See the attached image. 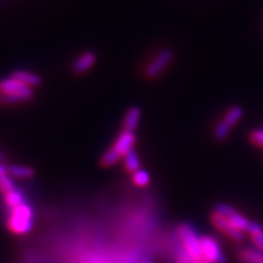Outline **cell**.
Returning a JSON list of instances; mask_svg holds the SVG:
<instances>
[{"mask_svg":"<svg viewBox=\"0 0 263 263\" xmlns=\"http://www.w3.org/2000/svg\"><path fill=\"white\" fill-rule=\"evenodd\" d=\"M176 232L177 238L179 240V245L182 246L184 251L196 261H203L201 241H200L201 235L197 234L196 229L190 223H182L177 227Z\"/></svg>","mask_w":263,"mask_h":263,"instance_id":"obj_1","label":"cell"},{"mask_svg":"<svg viewBox=\"0 0 263 263\" xmlns=\"http://www.w3.org/2000/svg\"><path fill=\"white\" fill-rule=\"evenodd\" d=\"M8 228L10 232L17 235L31 232L33 228V210L28 203L24 202L11 209L8 218Z\"/></svg>","mask_w":263,"mask_h":263,"instance_id":"obj_2","label":"cell"},{"mask_svg":"<svg viewBox=\"0 0 263 263\" xmlns=\"http://www.w3.org/2000/svg\"><path fill=\"white\" fill-rule=\"evenodd\" d=\"M0 93L4 97V103L18 104L31 100L34 95L32 88L22 84L14 77L4 78L0 81Z\"/></svg>","mask_w":263,"mask_h":263,"instance_id":"obj_3","label":"cell"},{"mask_svg":"<svg viewBox=\"0 0 263 263\" xmlns=\"http://www.w3.org/2000/svg\"><path fill=\"white\" fill-rule=\"evenodd\" d=\"M202 250V258L206 263H226V256L223 254L222 246L215 236H200Z\"/></svg>","mask_w":263,"mask_h":263,"instance_id":"obj_4","label":"cell"},{"mask_svg":"<svg viewBox=\"0 0 263 263\" xmlns=\"http://www.w3.org/2000/svg\"><path fill=\"white\" fill-rule=\"evenodd\" d=\"M210 219H211L212 226L215 227L219 233H222V234L227 236L229 240H232L233 242L240 244V242L244 241V232H241V230H239L236 227L233 226L224 216L213 211L211 213V216H210Z\"/></svg>","mask_w":263,"mask_h":263,"instance_id":"obj_5","label":"cell"},{"mask_svg":"<svg viewBox=\"0 0 263 263\" xmlns=\"http://www.w3.org/2000/svg\"><path fill=\"white\" fill-rule=\"evenodd\" d=\"M174 54L171 49L166 48L157 52V55L149 62L145 68V76L149 80H155L167 70V67L173 61Z\"/></svg>","mask_w":263,"mask_h":263,"instance_id":"obj_6","label":"cell"},{"mask_svg":"<svg viewBox=\"0 0 263 263\" xmlns=\"http://www.w3.org/2000/svg\"><path fill=\"white\" fill-rule=\"evenodd\" d=\"M213 211L218 212L219 215L224 216L233 226L236 227V228L244 233L245 232L248 233L250 227L252 224V222H250L241 212H239L238 210L233 209L232 206L227 205V203H218V205L215 206Z\"/></svg>","mask_w":263,"mask_h":263,"instance_id":"obj_7","label":"cell"},{"mask_svg":"<svg viewBox=\"0 0 263 263\" xmlns=\"http://www.w3.org/2000/svg\"><path fill=\"white\" fill-rule=\"evenodd\" d=\"M136 141H137V137L136 134H134V132L123 129L120 133V136L117 137V139L115 141L112 147H115L117 153L123 157L124 155H127L130 150L134 149V144H136Z\"/></svg>","mask_w":263,"mask_h":263,"instance_id":"obj_8","label":"cell"},{"mask_svg":"<svg viewBox=\"0 0 263 263\" xmlns=\"http://www.w3.org/2000/svg\"><path fill=\"white\" fill-rule=\"evenodd\" d=\"M97 55L93 51H87L83 52L78 59H76V61L72 64V71L74 74H84L90 70L91 67L97 62Z\"/></svg>","mask_w":263,"mask_h":263,"instance_id":"obj_9","label":"cell"},{"mask_svg":"<svg viewBox=\"0 0 263 263\" xmlns=\"http://www.w3.org/2000/svg\"><path fill=\"white\" fill-rule=\"evenodd\" d=\"M236 256L241 263H263V252L256 248H241Z\"/></svg>","mask_w":263,"mask_h":263,"instance_id":"obj_10","label":"cell"},{"mask_svg":"<svg viewBox=\"0 0 263 263\" xmlns=\"http://www.w3.org/2000/svg\"><path fill=\"white\" fill-rule=\"evenodd\" d=\"M12 77H14L15 80H17L18 82H21L22 84L32 88V89L33 88L39 87L42 83V78L39 77L37 73H34V72L18 70V71H15L14 73H12Z\"/></svg>","mask_w":263,"mask_h":263,"instance_id":"obj_11","label":"cell"},{"mask_svg":"<svg viewBox=\"0 0 263 263\" xmlns=\"http://www.w3.org/2000/svg\"><path fill=\"white\" fill-rule=\"evenodd\" d=\"M141 111L138 106L130 107L126 112L123 120V129L134 132L138 128V124L140 122Z\"/></svg>","mask_w":263,"mask_h":263,"instance_id":"obj_12","label":"cell"},{"mask_svg":"<svg viewBox=\"0 0 263 263\" xmlns=\"http://www.w3.org/2000/svg\"><path fill=\"white\" fill-rule=\"evenodd\" d=\"M16 189L15 182L12 180V177L8 172V166L3 162H0V193L3 195L8 194Z\"/></svg>","mask_w":263,"mask_h":263,"instance_id":"obj_13","label":"cell"},{"mask_svg":"<svg viewBox=\"0 0 263 263\" xmlns=\"http://www.w3.org/2000/svg\"><path fill=\"white\" fill-rule=\"evenodd\" d=\"M8 172L11 177L20 179H29L34 177V170L31 166H22V164H10Z\"/></svg>","mask_w":263,"mask_h":263,"instance_id":"obj_14","label":"cell"},{"mask_svg":"<svg viewBox=\"0 0 263 263\" xmlns=\"http://www.w3.org/2000/svg\"><path fill=\"white\" fill-rule=\"evenodd\" d=\"M248 233L250 235V239H251V241L254 242L255 248L263 252V228H262V226H259L258 223L252 222V224H251V227H250Z\"/></svg>","mask_w":263,"mask_h":263,"instance_id":"obj_15","label":"cell"},{"mask_svg":"<svg viewBox=\"0 0 263 263\" xmlns=\"http://www.w3.org/2000/svg\"><path fill=\"white\" fill-rule=\"evenodd\" d=\"M124 160V167H126V171L129 173H136L137 171L140 170V160L139 156H138L136 150H130L127 155L123 156Z\"/></svg>","mask_w":263,"mask_h":263,"instance_id":"obj_16","label":"cell"},{"mask_svg":"<svg viewBox=\"0 0 263 263\" xmlns=\"http://www.w3.org/2000/svg\"><path fill=\"white\" fill-rule=\"evenodd\" d=\"M4 201L6 206L10 209H14V207L21 205L25 202V193L21 189H14L12 192H10L4 195Z\"/></svg>","mask_w":263,"mask_h":263,"instance_id":"obj_17","label":"cell"},{"mask_svg":"<svg viewBox=\"0 0 263 263\" xmlns=\"http://www.w3.org/2000/svg\"><path fill=\"white\" fill-rule=\"evenodd\" d=\"M122 159V156L117 153L115 147H110L103 154L100 159V163L103 167H111L114 164H116L118 161Z\"/></svg>","mask_w":263,"mask_h":263,"instance_id":"obj_18","label":"cell"},{"mask_svg":"<svg viewBox=\"0 0 263 263\" xmlns=\"http://www.w3.org/2000/svg\"><path fill=\"white\" fill-rule=\"evenodd\" d=\"M242 116H244V110H242L241 107L232 106L228 111H227L226 116L223 120H224L226 122L229 124V126L233 127V126H235V124L238 123L240 120H241Z\"/></svg>","mask_w":263,"mask_h":263,"instance_id":"obj_19","label":"cell"},{"mask_svg":"<svg viewBox=\"0 0 263 263\" xmlns=\"http://www.w3.org/2000/svg\"><path fill=\"white\" fill-rule=\"evenodd\" d=\"M172 262L173 263H206L205 261H196V259L190 257V256L182 249V246L180 245L177 246L176 250L173 251Z\"/></svg>","mask_w":263,"mask_h":263,"instance_id":"obj_20","label":"cell"},{"mask_svg":"<svg viewBox=\"0 0 263 263\" xmlns=\"http://www.w3.org/2000/svg\"><path fill=\"white\" fill-rule=\"evenodd\" d=\"M230 130H232V126H229L224 120H222L221 122L217 123L215 128V139L217 141H224L228 138Z\"/></svg>","mask_w":263,"mask_h":263,"instance_id":"obj_21","label":"cell"},{"mask_svg":"<svg viewBox=\"0 0 263 263\" xmlns=\"http://www.w3.org/2000/svg\"><path fill=\"white\" fill-rule=\"evenodd\" d=\"M132 179H133V183L138 186L149 185L150 180H151L149 172H146V171H144L141 168L139 171H137L136 173L132 174Z\"/></svg>","mask_w":263,"mask_h":263,"instance_id":"obj_22","label":"cell"},{"mask_svg":"<svg viewBox=\"0 0 263 263\" xmlns=\"http://www.w3.org/2000/svg\"><path fill=\"white\" fill-rule=\"evenodd\" d=\"M250 139H251V141L255 144V145L263 147V128H258V129H255L254 132H251V134H250Z\"/></svg>","mask_w":263,"mask_h":263,"instance_id":"obj_23","label":"cell"},{"mask_svg":"<svg viewBox=\"0 0 263 263\" xmlns=\"http://www.w3.org/2000/svg\"><path fill=\"white\" fill-rule=\"evenodd\" d=\"M5 160H6V155H5V153H3V151L0 150V162H4Z\"/></svg>","mask_w":263,"mask_h":263,"instance_id":"obj_24","label":"cell"},{"mask_svg":"<svg viewBox=\"0 0 263 263\" xmlns=\"http://www.w3.org/2000/svg\"><path fill=\"white\" fill-rule=\"evenodd\" d=\"M0 103H4V97H3L2 93H0Z\"/></svg>","mask_w":263,"mask_h":263,"instance_id":"obj_25","label":"cell"}]
</instances>
